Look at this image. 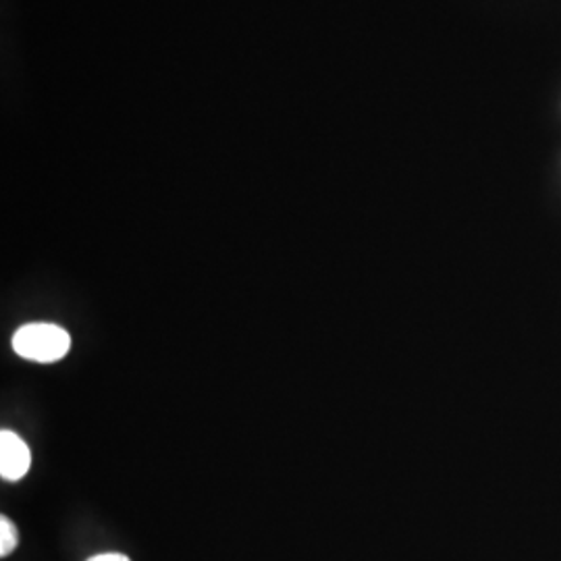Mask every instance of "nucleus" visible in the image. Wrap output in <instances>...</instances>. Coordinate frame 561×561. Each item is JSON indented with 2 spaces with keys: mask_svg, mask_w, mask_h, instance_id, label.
<instances>
[{
  "mask_svg": "<svg viewBox=\"0 0 561 561\" xmlns=\"http://www.w3.org/2000/svg\"><path fill=\"white\" fill-rule=\"evenodd\" d=\"M11 345L20 358L38 364H53L69 354L71 335L53 322H30L15 331Z\"/></svg>",
  "mask_w": 561,
  "mask_h": 561,
  "instance_id": "f257e3e1",
  "label": "nucleus"
},
{
  "mask_svg": "<svg viewBox=\"0 0 561 561\" xmlns=\"http://www.w3.org/2000/svg\"><path fill=\"white\" fill-rule=\"evenodd\" d=\"M32 451L27 443L13 431L0 433V477L2 481L18 482L30 472Z\"/></svg>",
  "mask_w": 561,
  "mask_h": 561,
  "instance_id": "f03ea898",
  "label": "nucleus"
},
{
  "mask_svg": "<svg viewBox=\"0 0 561 561\" xmlns=\"http://www.w3.org/2000/svg\"><path fill=\"white\" fill-rule=\"evenodd\" d=\"M20 542V533H18V526L13 522L9 520L7 516L0 518V556L7 558L15 551Z\"/></svg>",
  "mask_w": 561,
  "mask_h": 561,
  "instance_id": "7ed1b4c3",
  "label": "nucleus"
},
{
  "mask_svg": "<svg viewBox=\"0 0 561 561\" xmlns=\"http://www.w3.org/2000/svg\"><path fill=\"white\" fill-rule=\"evenodd\" d=\"M88 561H131L127 556L123 553H99L94 558H90Z\"/></svg>",
  "mask_w": 561,
  "mask_h": 561,
  "instance_id": "20e7f679",
  "label": "nucleus"
}]
</instances>
